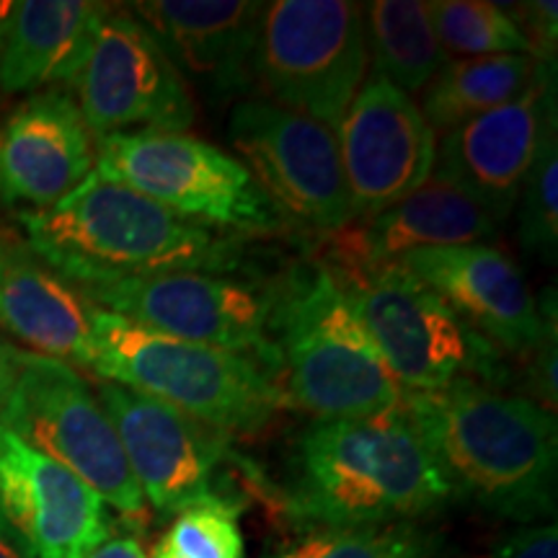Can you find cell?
Masks as SVG:
<instances>
[{"label":"cell","instance_id":"3957f363","mask_svg":"<svg viewBox=\"0 0 558 558\" xmlns=\"http://www.w3.org/2000/svg\"><path fill=\"white\" fill-rule=\"evenodd\" d=\"M26 246L75 288L199 271L230 275L246 264L235 235L197 226L130 186L90 171L47 209H21Z\"/></svg>","mask_w":558,"mask_h":558},{"label":"cell","instance_id":"4316f807","mask_svg":"<svg viewBox=\"0 0 558 558\" xmlns=\"http://www.w3.org/2000/svg\"><path fill=\"white\" fill-rule=\"evenodd\" d=\"M239 501L209 497L173 514L148 558H243Z\"/></svg>","mask_w":558,"mask_h":558},{"label":"cell","instance_id":"e575fe53","mask_svg":"<svg viewBox=\"0 0 558 558\" xmlns=\"http://www.w3.org/2000/svg\"><path fill=\"white\" fill-rule=\"evenodd\" d=\"M11 11H13V0H0V47H3L5 26H9Z\"/></svg>","mask_w":558,"mask_h":558},{"label":"cell","instance_id":"7a4b0ae2","mask_svg":"<svg viewBox=\"0 0 558 558\" xmlns=\"http://www.w3.org/2000/svg\"><path fill=\"white\" fill-rule=\"evenodd\" d=\"M450 499L403 403L367 416L313 418L292 445L284 512L308 530L416 522Z\"/></svg>","mask_w":558,"mask_h":558},{"label":"cell","instance_id":"484cf974","mask_svg":"<svg viewBox=\"0 0 558 558\" xmlns=\"http://www.w3.org/2000/svg\"><path fill=\"white\" fill-rule=\"evenodd\" d=\"M435 535L416 522L378 527H320L279 543L262 558H432Z\"/></svg>","mask_w":558,"mask_h":558},{"label":"cell","instance_id":"e0dca14e","mask_svg":"<svg viewBox=\"0 0 558 558\" xmlns=\"http://www.w3.org/2000/svg\"><path fill=\"white\" fill-rule=\"evenodd\" d=\"M0 512L37 558H86L114 535L107 501L0 427Z\"/></svg>","mask_w":558,"mask_h":558},{"label":"cell","instance_id":"277c9868","mask_svg":"<svg viewBox=\"0 0 558 558\" xmlns=\"http://www.w3.org/2000/svg\"><path fill=\"white\" fill-rule=\"evenodd\" d=\"M271 380L284 407L313 418L367 416L403 401L378 347L337 277L318 259L275 284Z\"/></svg>","mask_w":558,"mask_h":558},{"label":"cell","instance_id":"836d02e7","mask_svg":"<svg viewBox=\"0 0 558 558\" xmlns=\"http://www.w3.org/2000/svg\"><path fill=\"white\" fill-rule=\"evenodd\" d=\"M0 558H37L3 512H0Z\"/></svg>","mask_w":558,"mask_h":558},{"label":"cell","instance_id":"d6986e66","mask_svg":"<svg viewBox=\"0 0 558 558\" xmlns=\"http://www.w3.org/2000/svg\"><path fill=\"white\" fill-rule=\"evenodd\" d=\"M130 11L160 41L186 86L213 104L254 86V50L264 3L256 0H143Z\"/></svg>","mask_w":558,"mask_h":558},{"label":"cell","instance_id":"ba28073f","mask_svg":"<svg viewBox=\"0 0 558 558\" xmlns=\"http://www.w3.org/2000/svg\"><path fill=\"white\" fill-rule=\"evenodd\" d=\"M365 3L275 0L264 3L254 50V83L264 101L337 132L367 78Z\"/></svg>","mask_w":558,"mask_h":558},{"label":"cell","instance_id":"5bb4252c","mask_svg":"<svg viewBox=\"0 0 558 558\" xmlns=\"http://www.w3.org/2000/svg\"><path fill=\"white\" fill-rule=\"evenodd\" d=\"M354 220L399 205L435 171L437 132L414 96L367 75L337 128Z\"/></svg>","mask_w":558,"mask_h":558},{"label":"cell","instance_id":"d4e9b609","mask_svg":"<svg viewBox=\"0 0 558 558\" xmlns=\"http://www.w3.org/2000/svg\"><path fill=\"white\" fill-rule=\"evenodd\" d=\"M435 37L445 54L494 58V54H530L525 34L507 5L486 0H435L429 3ZM533 58V54H530Z\"/></svg>","mask_w":558,"mask_h":558},{"label":"cell","instance_id":"9a60e30c","mask_svg":"<svg viewBox=\"0 0 558 558\" xmlns=\"http://www.w3.org/2000/svg\"><path fill=\"white\" fill-rule=\"evenodd\" d=\"M554 132L556 65H548L514 101L445 132L432 173L469 194L501 226L518 207L541 145Z\"/></svg>","mask_w":558,"mask_h":558},{"label":"cell","instance_id":"f546056e","mask_svg":"<svg viewBox=\"0 0 558 558\" xmlns=\"http://www.w3.org/2000/svg\"><path fill=\"white\" fill-rule=\"evenodd\" d=\"M527 388H530V401L541 403L543 409L556 411L558 401V383H556V326H550L546 337L533 352L527 354Z\"/></svg>","mask_w":558,"mask_h":558},{"label":"cell","instance_id":"603a6c76","mask_svg":"<svg viewBox=\"0 0 558 558\" xmlns=\"http://www.w3.org/2000/svg\"><path fill=\"white\" fill-rule=\"evenodd\" d=\"M548 65L556 62H541L530 54L448 60L422 90L418 109L429 128L445 135L486 111L518 99Z\"/></svg>","mask_w":558,"mask_h":558},{"label":"cell","instance_id":"d6a6232c","mask_svg":"<svg viewBox=\"0 0 558 558\" xmlns=\"http://www.w3.org/2000/svg\"><path fill=\"white\" fill-rule=\"evenodd\" d=\"M19 349L16 344H9L0 337V414H3L5 401H9L13 380H16V367H19Z\"/></svg>","mask_w":558,"mask_h":558},{"label":"cell","instance_id":"cb8c5ba5","mask_svg":"<svg viewBox=\"0 0 558 558\" xmlns=\"http://www.w3.org/2000/svg\"><path fill=\"white\" fill-rule=\"evenodd\" d=\"M367 45L375 75L403 94H418L448 62L435 37L429 3L422 0H375L365 3Z\"/></svg>","mask_w":558,"mask_h":558},{"label":"cell","instance_id":"44dd1931","mask_svg":"<svg viewBox=\"0 0 558 558\" xmlns=\"http://www.w3.org/2000/svg\"><path fill=\"white\" fill-rule=\"evenodd\" d=\"M94 305L26 241L0 235V331L24 352L90 369Z\"/></svg>","mask_w":558,"mask_h":558},{"label":"cell","instance_id":"9c48e42d","mask_svg":"<svg viewBox=\"0 0 558 558\" xmlns=\"http://www.w3.org/2000/svg\"><path fill=\"white\" fill-rule=\"evenodd\" d=\"M0 427L41 456L65 465L130 522L145 518V497L132 476L114 424L75 367L19 349L16 380Z\"/></svg>","mask_w":558,"mask_h":558},{"label":"cell","instance_id":"1f68e13d","mask_svg":"<svg viewBox=\"0 0 558 558\" xmlns=\"http://www.w3.org/2000/svg\"><path fill=\"white\" fill-rule=\"evenodd\" d=\"M86 558H148V554H145L143 543L135 535H111L107 543L90 550Z\"/></svg>","mask_w":558,"mask_h":558},{"label":"cell","instance_id":"83f0119b","mask_svg":"<svg viewBox=\"0 0 558 558\" xmlns=\"http://www.w3.org/2000/svg\"><path fill=\"white\" fill-rule=\"evenodd\" d=\"M518 235L527 254L554 264L558 254V137L541 145L520 192Z\"/></svg>","mask_w":558,"mask_h":558},{"label":"cell","instance_id":"f1b7e54d","mask_svg":"<svg viewBox=\"0 0 558 558\" xmlns=\"http://www.w3.org/2000/svg\"><path fill=\"white\" fill-rule=\"evenodd\" d=\"M518 26L525 34L530 54L541 62H556L558 41V5L554 0H538V3L507 5Z\"/></svg>","mask_w":558,"mask_h":558},{"label":"cell","instance_id":"6da1fadb","mask_svg":"<svg viewBox=\"0 0 558 558\" xmlns=\"http://www.w3.org/2000/svg\"><path fill=\"white\" fill-rule=\"evenodd\" d=\"M403 409L450 486V497L520 525L556 514V414L476 380L403 393Z\"/></svg>","mask_w":558,"mask_h":558},{"label":"cell","instance_id":"52a82bcc","mask_svg":"<svg viewBox=\"0 0 558 558\" xmlns=\"http://www.w3.org/2000/svg\"><path fill=\"white\" fill-rule=\"evenodd\" d=\"M333 277L407 393L442 390L458 380L505 386L509 378L505 354L471 331L401 262Z\"/></svg>","mask_w":558,"mask_h":558},{"label":"cell","instance_id":"8fae6325","mask_svg":"<svg viewBox=\"0 0 558 558\" xmlns=\"http://www.w3.org/2000/svg\"><path fill=\"white\" fill-rule=\"evenodd\" d=\"M90 135L186 132L197 120L192 88L130 9H109L73 83Z\"/></svg>","mask_w":558,"mask_h":558},{"label":"cell","instance_id":"ffe728a7","mask_svg":"<svg viewBox=\"0 0 558 558\" xmlns=\"http://www.w3.org/2000/svg\"><path fill=\"white\" fill-rule=\"evenodd\" d=\"M499 222L469 194L432 173L424 186L373 218L347 222L326 235L320 264L333 275L399 262L418 248L484 243L499 233Z\"/></svg>","mask_w":558,"mask_h":558},{"label":"cell","instance_id":"4dcf8cb0","mask_svg":"<svg viewBox=\"0 0 558 558\" xmlns=\"http://www.w3.org/2000/svg\"><path fill=\"white\" fill-rule=\"evenodd\" d=\"M492 558H558V530L554 522L522 525L494 548Z\"/></svg>","mask_w":558,"mask_h":558},{"label":"cell","instance_id":"30bf717a","mask_svg":"<svg viewBox=\"0 0 558 558\" xmlns=\"http://www.w3.org/2000/svg\"><path fill=\"white\" fill-rule=\"evenodd\" d=\"M78 290L96 308L135 320L150 331L243 354L259 362L271 378L275 341L269 324L275 311V284L173 271Z\"/></svg>","mask_w":558,"mask_h":558},{"label":"cell","instance_id":"ac0fdd59","mask_svg":"<svg viewBox=\"0 0 558 558\" xmlns=\"http://www.w3.org/2000/svg\"><path fill=\"white\" fill-rule=\"evenodd\" d=\"M96 166V137L65 88L26 96L0 122V202L47 209Z\"/></svg>","mask_w":558,"mask_h":558},{"label":"cell","instance_id":"7c38bea8","mask_svg":"<svg viewBox=\"0 0 558 558\" xmlns=\"http://www.w3.org/2000/svg\"><path fill=\"white\" fill-rule=\"evenodd\" d=\"M228 137L288 220L324 235L354 220L337 132L324 122L246 99L230 114Z\"/></svg>","mask_w":558,"mask_h":558},{"label":"cell","instance_id":"5b68a950","mask_svg":"<svg viewBox=\"0 0 558 558\" xmlns=\"http://www.w3.org/2000/svg\"><path fill=\"white\" fill-rule=\"evenodd\" d=\"M90 373L169 403L230 439L259 435L284 409L275 380L259 362L166 337L96 305Z\"/></svg>","mask_w":558,"mask_h":558},{"label":"cell","instance_id":"8992f818","mask_svg":"<svg viewBox=\"0 0 558 558\" xmlns=\"http://www.w3.org/2000/svg\"><path fill=\"white\" fill-rule=\"evenodd\" d=\"M94 171L145 194L179 218L235 239L279 235L290 226L239 158L186 132L96 137Z\"/></svg>","mask_w":558,"mask_h":558},{"label":"cell","instance_id":"7402d4cb","mask_svg":"<svg viewBox=\"0 0 558 558\" xmlns=\"http://www.w3.org/2000/svg\"><path fill=\"white\" fill-rule=\"evenodd\" d=\"M109 9L88 0H13L0 47V90L37 94L70 86Z\"/></svg>","mask_w":558,"mask_h":558},{"label":"cell","instance_id":"4fadbf2b","mask_svg":"<svg viewBox=\"0 0 558 558\" xmlns=\"http://www.w3.org/2000/svg\"><path fill=\"white\" fill-rule=\"evenodd\" d=\"M96 396L114 424L145 505L160 518H173L194 501L222 497L215 492V473L226 460H235L230 437L117 383L101 380Z\"/></svg>","mask_w":558,"mask_h":558},{"label":"cell","instance_id":"2e32d148","mask_svg":"<svg viewBox=\"0 0 558 558\" xmlns=\"http://www.w3.org/2000/svg\"><path fill=\"white\" fill-rule=\"evenodd\" d=\"M399 262L501 354L527 357L556 326L554 313L541 316L518 264L488 243L418 248Z\"/></svg>","mask_w":558,"mask_h":558}]
</instances>
